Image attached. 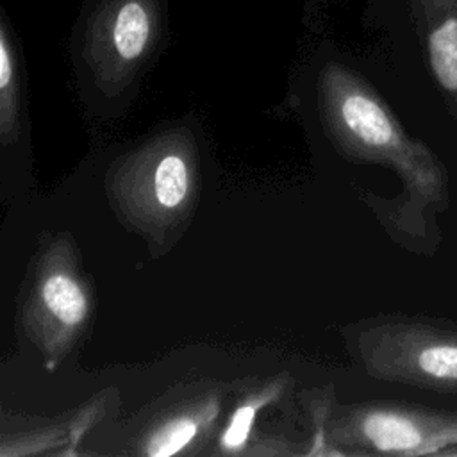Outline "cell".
Listing matches in <instances>:
<instances>
[{
    "label": "cell",
    "instance_id": "obj_6",
    "mask_svg": "<svg viewBox=\"0 0 457 457\" xmlns=\"http://www.w3.org/2000/svg\"><path fill=\"white\" fill-rule=\"evenodd\" d=\"M162 29L157 0H98L86 32L84 55L98 86L125 87L154 52Z\"/></svg>",
    "mask_w": 457,
    "mask_h": 457
},
{
    "label": "cell",
    "instance_id": "obj_1",
    "mask_svg": "<svg viewBox=\"0 0 457 457\" xmlns=\"http://www.w3.org/2000/svg\"><path fill=\"white\" fill-rule=\"evenodd\" d=\"M320 102L339 146L355 159L391 166L403 180L409 205L418 211L448 207V175L439 157L405 132L361 77L327 64L320 75Z\"/></svg>",
    "mask_w": 457,
    "mask_h": 457
},
{
    "label": "cell",
    "instance_id": "obj_7",
    "mask_svg": "<svg viewBox=\"0 0 457 457\" xmlns=\"http://www.w3.org/2000/svg\"><path fill=\"white\" fill-rule=\"evenodd\" d=\"M411 7L432 79L457 125V0H411Z\"/></svg>",
    "mask_w": 457,
    "mask_h": 457
},
{
    "label": "cell",
    "instance_id": "obj_2",
    "mask_svg": "<svg viewBox=\"0 0 457 457\" xmlns=\"http://www.w3.org/2000/svg\"><path fill=\"white\" fill-rule=\"evenodd\" d=\"M112 198L127 221L141 230H168L180 223L196 195L191 139L164 134L127 155L109 177Z\"/></svg>",
    "mask_w": 457,
    "mask_h": 457
},
{
    "label": "cell",
    "instance_id": "obj_8",
    "mask_svg": "<svg viewBox=\"0 0 457 457\" xmlns=\"http://www.w3.org/2000/svg\"><path fill=\"white\" fill-rule=\"evenodd\" d=\"M218 411V398H207L166 416L143 436L139 453L148 457H170L186 452L207 434Z\"/></svg>",
    "mask_w": 457,
    "mask_h": 457
},
{
    "label": "cell",
    "instance_id": "obj_5",
    "mask_svg": "<svg viewBox=\"0 0 457 457\" xmlns=\"http://www.w3.org/2000/svg\"><path fill=\"white\" fill-rule=\"evenodd\" d=\"M91 314V295L70 243L54 241L37 261L23 305V325L30 339L55 368L84 330Z\"/></svg>",
    "mask_w": 457,
    "mask_h": 457
},
{
    "label": "cell",
    "instance_id": "obj_9",
    "mask_svg": "<svg viewBox=\"0 0 457 457\" xmlns=\"http://www.w3.org/2000/svg\"><path fill=\"white\" fill-rule=\"evenodd\" d=\"M18 66L16 52L5 21L0 25V134L5 145L18 139L20 114H18Z\"/></svg>",
    "mask_w": 457,
    "mask_h": 457
},
{
    "label": "cell",
    "instance_id": "obj_3",
    "mask_svg": "<svg viewBox=\"0 0 457 457\" xmlns=\"http://www.w3.org/2000/svg\"><path fill=\"white\" fill-rule=\"evenodd\" d=\"M359 352L368 373L377 378L457 393V328L446 323L386 321L361 334Z\"/></svg>",
    "mask_w": 457,
    "mask_h": 457
},
{
    "label": "cell",
    "instance_id": "obj_10",
    "mask_svg": "<svg viewBox=\"0 0 457 457\" xmlns=\"http://www.w3.org/2000/svg\"><path fill=\"white\" fill-rule=\"evenodd\" d=\"M286 387L284 378H275L270 384L259 387L252 395H248L232 412L225 430L221 432L218 439V448L221 453H241L248 436L252 432V425L255 420V414L273 400H277Z\"/></svg>",
    "mask_w": 457,
    "mask_h": 457
},
{
    "label": "cell",
    "instance_id": "obj_11",
    "mask_svg": "<svg viewBox=\"0 0 457 457\" xmlns=\"http://www.w3.org/2000/svg\"><path fill=\"white\" fill-rule=\"evenodd\" d=\"M439 455H445V457H457V446L446 448V450H443Z\"/></svg>",
    "mask_w": 457,
    "mask_h": 457
},
{
    "label": "cell",
    "instance_id": "obj_4",
    "mask_svg": "<svg viewBox=\"0 0 457 457\" xmlns=\"http://www.w3.org/2000/svg\"><path fill=\"white\" fill-rule=\"evenodd\" d=\"M327 427L334 445L359 453L420 457L457 446V411L361 403L339 409Z\"/></svg>",
    "mask_w": 457,
    "mask_h": 457
}]
</instances>
